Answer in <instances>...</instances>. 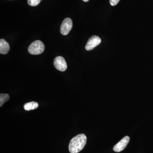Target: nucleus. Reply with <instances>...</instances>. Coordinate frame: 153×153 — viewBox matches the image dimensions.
<instances>
[{
    "mask_svg": "<svg viewBox=\"0 0 153 153\" xmlns=\"http://www.w3.org/2000/svg\"><path fill=\"white\" fill-rule=\"evenodd\" d=\"M87 141L84 134H81L73 137L70 141L68 149L70 153H78L84 148Z\"/></svg>",
    "mask_w": 153,
    "mask_h": 153,
    "instance_id": "obj_1",
    "label": "nucleus"
},
{
    "mask_svg": "<svg viewBox=\"0 0 153 153\" xmlns=\"http://www.w3.org/2000/svg\"><path fill=\"white\" fill-rule=\"evenodd\" d=\"M44 49L45 47L43 42L37 40L30 44L28 48V52L31 55H40L44 52Z\"/></svg>",
    "mask_w": 153,
    "mask_h": 153,
    "instance_id": "obj_2",
    "label": "nucleus"
},
{
    "mask_svg": "<svg viewBox=\"0 0 153 153\" xmlns=\"http://www.w3.org/2000/svg\"><path fill=\"white\" fill-rule=\"evenodd\" d=\"M73 26L72 20L70 18H66L63 20L60 26V33L64 36L68 35Z\"/></svg>",
    "mask_w": 153,
    "mask_h": 153,
    "instance_id": "obj_3",
    "label": "nucleus"
},
{
    "mask_svg": "<svg viewBox=\"0 0 153 153\" xmlns=\"http://www.w3.org/2000/svg\"><path fill=\"white\" fill-rule=\"evenodd\" d=\"M54 65L57 70L60 71H65L67 68L66 60L61 56L55 57L54 60Z\"/></svg>",
    "mask_w": 153,
    "mask_h": 153,
    "instance_id": "obj_4",
    "label": "nucleus"
},
{
    "mask_svg": "<svg viewBox=\"0 0 153 153\" xmlns=\"http://www.w3.org/2000/svg\"><path fill=\"white\" fill-rule=\"evenodd\" d=\"M101 42V39L98 36H92L88 41L85 46V49L87 51L92 50L96 47L99 45Z\"/></svg>",
    "mask_w": 153,
    "mask_h": 153,
    "instance_id": "obj_5",
    "label": "nucleus"
},
{
    "mask_svg": "<svg viewBox=\"0 0 153 153\" xmlns=\"http://www.w3.org/2000/svg\"><path fill=\"white\" fill-rule=\"evenodd\" d=\"M130 137L128 136L124 137L119 142L113 147V150L116 152H120L123 151L128 144Z\"/></svg>",
    "mask_w": 153,
    "mask_h": 153,
    "instance_id": "obj_6",
    "label": "nucleus"
},
{
    "mask_svg": "<svg viewBox=\"0 0 153 153\" xmlns=\"http://www.w3.org/2000/svg\"><path fill=\"white\" fill-rule=\"evenodd\" d=\"M10 47L9 43L4 39L0 40V53L6 55L10 50Z\"/></svg>",
    "mask_w": 153,
    "mask_h": 153,
    "instance_id": "obj_7",
    "label": "nucleus"
},
{
    "mask_svg": "<svg viewBox=\"0 0 153 153\" xmlns=\"http://www.w3.org/2000/svg\"><path fill=\"white\" fill-rule=\"evenodd\" d=\"M38 107V102H36L32 101L27 102L24 105V108L25 110L30 111L37 108Z\"/></svg>",
    "mask_w": 153,
    "mask_h": 153,
    "instance_id": "obj_8",
    "label": "nucleus"
},
{
    "mask_svg": "<svg viewBox=\"0 0 153 153\" xmlns=\"http://www.w3.org/2000/svg\"><path fill=\"white\" fill-rule=\"evenodd\" d=\"M10 97L7 94H0V106H2L3 104L9 100Z\"/></svg>",
    "mask_w": 153,
    "mask_h": 153,
    "instance_id": "obj_9",
    "label": "nucleus"
},
{
    "mask_svg": "<svg viewBox=\"0 0 153 153\" xmlns=\"http://www.w3.org/2000/svg\"><path fill=\"white\" fill-rule=\"evenodd\" d=\"M41 0H28V4L29 5L32 6V7H35L38 5Z\"/></svg>",
    "mask_w": 153,
    "mask_h": 153,
    "instance_id": "obj_10",
    "label": "nucleus"
},
{
    "mask_svg": "<svg viewBox=\"0 0 153 153\" xmlns=\"http://www.w3.org/2000/svg\"><path fill=\"white\" fill-rule=\"evenodd\" d=\"M120 0H110V4L111 6L116 5Z\"/></svg>",
    "mask_w": 153,
    "mask_h": 153,
    "instance_id": "obj_11",
    "label": "nucleus"
},
{
    "mask_svg": "<svg viewBox=\"0 0 153 153\" xmlns=\"http://www.w3.org/2000/svg\"><path fill=\"white\" fill-rule=\"evenodd\" d=\"M82 1L84 2H88V1H89V0H82Z\"/></svg>",
    "mask_w": 153,
    "mask_h": 153,
    "instance_id": "obj_12",
    "label": "nucleus"
}]
</instances>
